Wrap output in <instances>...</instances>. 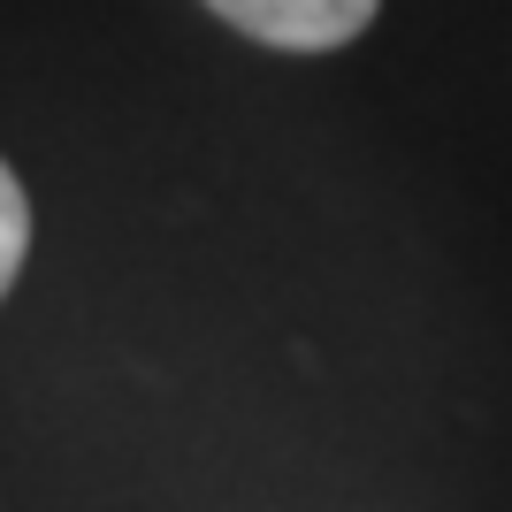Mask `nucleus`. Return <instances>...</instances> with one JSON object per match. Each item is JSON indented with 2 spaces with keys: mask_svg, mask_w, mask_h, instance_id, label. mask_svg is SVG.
I'll list each match as a JSON object with an SVG mask.
<instances>
[{
  "mask_svg": "<svg viewBox=\"0 0 512 512\" xmlns=\"http://www.w3.org/2000/svg\"><path fill=\"white\" fill-rule=\"evenodd\" d=\"M23 253H31V199H23L16 169L0 161V299H8V283L23 276Z\"/></svg>",
  "mask_w": 512,
  "mask_h": 512,
  "instance_id": "f03ea898",
  "label": "nucleus"
},
{
  "mask_svg": "<svg viewBox=\"0 0 512 512\" xmlns=\"http://www.w3.org/2000/svg\"><path fill=\"white\" fill-rule=\"evenodd\" d=\"M214 16L283 54H329V46L360 39L383 0H207Z\"/></svg>",
  "mask_w": 512,
  "mask_h": 512,
  "instance_id": "f257e3e1",
  "label": "nucleus"
}]
</instances>
